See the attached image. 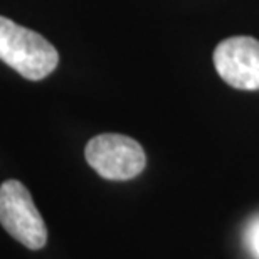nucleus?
<instances>
[{"mask_svg":"<svg viewBox=\"0 0 259 259\" xmlns=\"http://www.w3.org/2000/svg\"><path fill=\"white\" fill-rule=\"evenodd\" d=\"M242 239H244V247L251 257L259 259V214L249 219V222L246 224Z\"/></svg>","mask_w":259,"mask_h":259,"instance_id":"nucleus-5","label":"nucleus"},{"mask_svg":"<svg viewBox=\"0 0 259 259\" xmlns=\"http://www.w3.org/2000/svg\"><path fill=\"white\" fill-rule=\"evenodd\" d=\"M84 157L103 179L130 180L143 172L145 152L137 140L118 133H103L86 145Z\"/></svg>","mask_w":259,"mask_h":259,"instance_id":"nucleus-3","label":"nucleus"},{"mask_svg":"<svg viewBox=\"0 0 259 259\" xmlns=\"http://www.w3.org/2000/svg\"><path fill=\"white\" fill-rule=\"evenodd\" d=\"M0 224L27 249H42L48 242V227L34 205L32 195L19 180L0 185Z\"/></svg>","mask_w":259,"mask_h":259,"instance_id":"nucleus-2","label":"nucleus"},{"mask_svg":"<svg viewBox=\"0 0 259 259\" xmlns=\"http://www.w3.org/2000/svg\"><path fill=\"white\" fill-rule=\"evenodd\" d=\"M0 59L25 79L39 81L58 67L59 54L40 34L0 15Z\"/></svg>","mask_w":259,"mask_h":259,"instance_id":"nucleus-1","label":"nucleus"},{"mask_svg":"<svg viewBox=\"0 0 259 259\" xmlns=\"http://www.w3.org/2000/svg\"><path fill=\"white\" fill-rule=\"evenodd\" d=\"M214 66L236 90H259V40L249 35L224 39L214 51Z\"/></svg>","mask_w":259,"mask_h":259,"instance_id":"nucleus-4","label":"nucleus"}]
</instances>
